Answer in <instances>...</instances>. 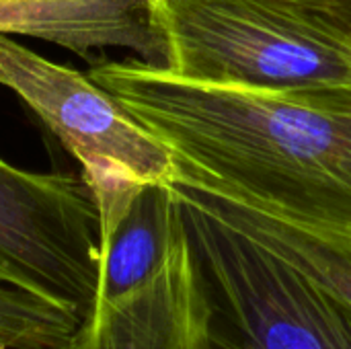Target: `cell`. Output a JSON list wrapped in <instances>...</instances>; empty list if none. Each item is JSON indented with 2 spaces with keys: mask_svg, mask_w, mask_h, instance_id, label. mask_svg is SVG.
<instances>
[{
  "mask_svg": "<svg viewBox=\"0 0 351 349\" xmlns=\"http://www.w3.org/2000/svg\"><path fill=\"white\" fill-rule=\"evenodd\" d=\"M80 323L56 300L0 284V349H72Z\"/></svg>",
  "mask_w": 351,
  "mask_h": 349,
  "instance_id": "9",
  "label": "cell"
},
{
  "mask_svg": "<svg viewBox=\"0 0 351 349\" xmlns=\"http://www.w3.org/2000/svg\"><path fill=\"white\" fill-rule=\"evenodd\" d=\"M294 2L323 6V8H333V10H341V12H351V0H294Z\"/></svg>",
  "mask_w": 351,
  "mask_h": 349,
  "instance_id": "10",
  "label": "cell"
},
{
  "mask_svg": "<svg viewBox=\"0 0 351 349\" xmlns=\"http://www.w3.org/2000/svg\"><path fill=\"white\" fill-rule=\"evenodd\" d=\"M0 35L49 41L84 60L107 47L156 66L167 58L150 0H0Z\"/></svg>",
  "mask_w": 351,
  "mask_h": 349,
  "instance_id": "7",
  "label": "cell"
},
{
  "mask_svg": "<svg viewBox=\"0 0 351 349\" xmlns=\"http://www.w3.org/2000/svg\"><path fill=\"white\" fill-rule=\"evenodd\" d=\"M99 263V204L84 175L27 171L0 156V284L84 317Z\"/></svg>",
  "mask_w": 351,
  "mask_h": 349,
  "instance_id": "5",
  "label": "cell"
},
{
  "mask_svg": "<svg viewBox=\"0 0 351 349\" xmlns=\"http://www.w3.org/2000/svg\"><path fill=\"white\" fill-rule=\"evenodd\" d=\"M173 195L249 239L351 309V237L298 226L255 208L169 183Z\"/></svg>",
  "mask_w": 351,
  "mask_h": 349,
  "instance_id": "8",
  "label": "cell"
},
{
  "mask_svg": "<svg viewBox=\"0 0 351 349\" xmlns=\"http://www.w3.org/2000/svg\"><path fill=\"white\" fill-rule=\"evenodd\" d=\"M86 74L169 148L171 183L351 237V86H212L140 58Z\"/></svg>",
  "mask_w": 351,
  "mask_h": 349,
  "instance_id": "1",
  "label": "cell"
},
{
  "mask_svg": "<svg viewBox=\"0 0 351 349\" xmlns=\"http://www.w3.org/2000/svg\"><path fill=\"white\" fill-rule=\"evenodd\" d=\"M101 218L93 302L72 349H189L204 309L199 261L169 185H90Z\"/></svg>",
  "mask_w": 351,
  "mask_h": 349,
  "instance_id": "2",
  "label": "cell"
},
{
  "mask_svg": "<svg viewBox=\"0 0 351 349\" xmlns=\"http://www.w3.org/2000/svg\"><path fill=\"white\" fill-rule=\"evenodd\" d=\"M171 74L247 91L351 86V12L294 0H150Z\"/></svg>",
  "mask_w": 351,
  "mask_h": 349,
  "instance_id": "3",
  "label": "cell"
},
{
  "mask_svg": "<svg viewBox=\"0 0 351 349\" xmlns=\"http://www.w3.org/2000/svg\"><path fill=\"white\" fill-rule=\"evenodd\" d=\"M0 84L60 138L80 163L86 181H173L169 148L88 74L39 56L12 35H0Z\"/></svg>",
  "mask_w": 351,
  "mask_h": 349,
  "instance_id": "6",
  "label": "cell"
},
{
  "mask_svg": "<svg viewBox=\"0 0 351 349\" xmlns=\"http://www.w3.org/2000/svg\"><path fill=\"white\" fill-rule=\"evenodd\" d=\"M177 202L204 280L189 349H351V309L243 234Z\"/></svg>",
  "mask_w": 351,
  "mask_h": 349,
  "instance_id": "4",
  "label": "cell"
}]
</instances>
